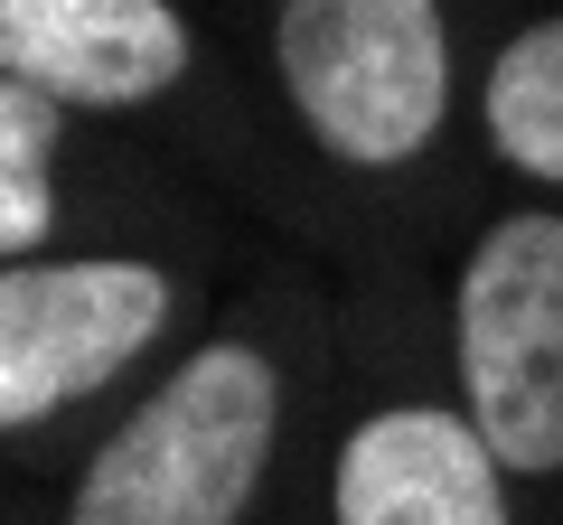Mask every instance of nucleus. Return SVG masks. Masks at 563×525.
I'll return each instance as SVG.
<instances>
[{"label": "nucleus", "instance_id": "obj_1", "mask_svg": "<svg viewBox=\"0 0 563 525\" xmlns=\"http://www.w3.org/2000/svg\"><path fill=\"white\" fill-rule=\"evenodd\" d=\"M282 442V376L263 347L207 338L169 366L161 394H141L132 423L103 432L76 469L66 525H235L254 506Z\"/></svg>", "mask_w": 563, "mask_h": 525}, {"label": "nucleus", "instance_id": "obj_2", "mask_svg": "<svg viewBox=\"0 0 563 525\" xmlns=\"http://www.w3.org/2000/svg\"><path fill=\"white\" fill-rule=\"evenodd\" d=\"M273 76L339 169H404L451 113L442 0H282Z\"/></svg>", "mask_w": 563, "mask_h": 525}, {"label": "nucleus", "instance_id": "obj_5", "mask_svg": "<svg viewBox=\"0 0 563 525\" xmlns=\"http://www.w3.org/2000/svg\"><path fill=\"white\" fill-rule=\"evenodd\" d=\"M329 525H517L507 460L451 404H385L339 442Z\"/></svg>", "mask_w": 563, "mask_h": 525}, {"label": "nucleus", "instance_id": "obj_8", "mask_svg": "<svg viewBox=\"0 0 563 525\" xmlns=\"http://www.w3.org/2000/svg\"><path fill=\"white\" fill-rule=\"evenodd\" d=\"M57 142L66 103L0 66V262L47 254V235H57Z\"/></svg>", "mask_w": 563, "mask_h": 525}, {"label": "nucleus", "instance_id": "obj_4", "mask_svg": "<svg viewBox=\"0 0 563 525\" xmlns=\"http://www.w3.org/2000/svg\"><path fill=\"white\" fill-rule=\"evenodd\" d=\"M169 328L161 262L132 254H20L0 262V432L85 404Z\"/></svg>", "mask_w": 563, "mask_h": 525}, {"label": "nucleus", "instance_id": "obj_6", "mask_svg": "<svg viewBox=\"0 0 563 525\" xmlns=\"http://www.w3.org/2000/svg\"><path fill=\"white\" fill-rule=\"evenodd\" d=\"M179 0H0V66L66 113H132L188 76Z\"/></svg>", "mask_w": 563, "mask_h": 525}, {"label": "nucleus", "instance_id": "obj_3", "mask_svg": "<svg viewBox=\"0 0 563 525\" xmlns=\"http://www.w3.org/2000/svg\"><path fill=\"white\" fill-rule=\"evenodd\" d=\"M461 413L488 432L517 479L563 469V216L526 206L479 235L451 301Z\"/></svg>", "mask_w": 563, "mask_h": 525}, {"label": "nucleus", "instance_id": "obj_7", "mask_svg": "<svg viewBox=\"0 0 563 525\" xmlns=\"http://www.w3.org/2000/svg\"><path fill=\"white\" fill-rule=\"evenodd\" d=\"M479 122H488V150H498L517 179L563 188V10L554 20H526L517 38L488 57Z\"/></svg>", "mask_w": 563, "mask_h": 525}]
</instances>
